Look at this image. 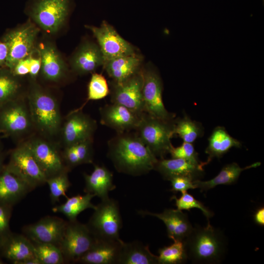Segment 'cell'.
<instances>
[{
	"mask_svg": "<svg viewBox=\"0 0 264 264\" xmlns=\"http://www.w3.org/2000/svg\"><path fill=\"white\" fill-rule=\"evenodd\" d=\"M119 264H158V256L140 242H123Z\"/></svg>",
	"mask_w": 264,
	"mask_h": 264,
	"instance_id": "cell-29",
	"label": "cell"
},
{
	"mask_svg": "<svg viewBox=\"0 0 264 264\" xmlns=\"http://www.w3.org/2000/svg\"><path fill=\"white\" fill-rule=\"evenodd\" d=\"M18 77L7 67H0V107L17 98L21 88Z\"/></svg>",
	"mask_w": 264,
	"mask_h": 264,
	"instance_id": "cell-31",
	"label": "cell"
},
{
	"mask_svg": "<svg viewBox=\"0 0 264 264\" xmlns=\"http://www.w3.org/2000/svg\"><path fill=\"white\" fill-rule=\"evenodd\" d=\"M31 124L29 112L17 98L0 107V132L18 135L27 132Z\"/></svg>",
	"mask_w": 264,
	"mask_h": 264,
	"instance_id": "cell-14",
	"label": "cell"
},
{
	"mask_svg": "<svg viewBox=\"0 0 264 264\" xmlns=\"http://www.w3.org/2000/svg\"><path fill=\"white\" fill-rule=\"evenodd\" d=\"M139 213L154 216L161 220L166 227L168 237L173 241H183L193 227L187 215L177 209H165L160 213L147 211H139Z\"/></svg>",
	"mask_w": 264,
	"mask_h": 264,
	"instance_id": "cell-19",
	"label": "cell"
},
{
	"mask_svg": "<svg viewBox=\"0 0 264 264\" xmlns=\"http://www.w3.org/2000/svg\"><path fill=\"white\" fill-rule=\"evenodd\" d=\"M241 146V143L229 135L224 127H217L208 139V145L205 150L208 157L203 164L206 165L214 158H220L231 148H239Z\"/></svg>",
	"mask_w": 264,
	"mask_h": 264,
	"instance_id": "cell-27",
	"label": "cell"
},
{
	"mask_svg": "<svg viewBox=\"0 0 264 264\" xmlns=\"http://www.w3.org/2000/svg\"><path fill=\"white\" fill-rule=\"evenodd\" d=\"M169 181H171L172 188L170 190L173 192H187L189 189H194L197 188L192 178L182 176H175L171 178Z\"/></svg>",
	"mask_w": 264,
	"mask_h": 264,
	"instance_id": "cell-41",
	"label": "cell"
},
{
	"mask_svg": "<svg viewBox=\"0 0 264 264\" xmlns=\"http://www.w3.org/2000/svg\"><path fill=\"white\" fill-rule=\"evenodd\" d=\"M169 153L172 158L184 159L197 164H200L201 162L198 157V154L195 150L192 143L183 142L178 147L173 146Z\"/></svg>",
	"mask_w": 264,
	"mask_h": 264,
	"instance_id": "cell-38",
	"label": "cell"
},
{
	"mask_svg": "<svg viewBox=\"0 0 264 264\" xmlns=\"http://www.w3.org/2000/svg\"><path fill=\"white\" fill-rule=\"evenodd\" d=\"M73 145L80 165L92 162L91 139L82 141Z\"/></svg>",
	"mask_w": 264,
	"mask_h": 264,
	"instance_id": "cell-39",
	"label": "cell"
},
{
	"mask_svg": "<svg viewBox=\"0 0 264 264\" xmlns=\"http://www.w3.org/2000/svg\"><path fill=\"white\" fill-rule=\"evenodd\" d=\"M142 96L144 112L157 118L172 121L174 115L165 108L163 102L162 83L159 74L153 68L143 71Z\"/></svg>",
	"mask_w": 264,
	"mask_h": 264,
	"instance_id": "cell-9",
	"label": "cell"
},
{
	"mask_svg": "<svg viewBox=\"0 0 264 264\" xmlns=\"http://www.w3.org/2000/svg\"><path fill=\"white\" fill-rule=\"evenodd\" d=\"M109 156L119 172L133 176L154 170L158 159L136 134L123 132L110 143Z\"/></svg>",
	"mask_w": 264,
	"mask_h": 264,
	"instance_id": "cell-1",
	"label": "cell"
},
{
	"mask_svg": "<svg viewBox=\"0 0 264 264\" xmlns=\"http://www.w3.org/2000/svg\"><path fill=\"white\" fill-rule=\"evenodd\" d=\"M141 61V57L135 53L110 60L103 66L112 82L119 83L140 71Z\"/></svg>",
	"mask_w": 264,
	"mask_h": 264,
	"instance_id": "cell-25",
	"label": "cell"
},
{
	"mask_svg": "<svg viewBox=\"0 0 264 264\" xmlns=\"http://www.w3.org/2000/svg\"><path fill=\"white\" fill-rule=\"evenodd\" d=\"M86 193L92 194L101 200L109 198V193L115 189L113 183V175L107 168L97 165H94L92 172L84 175Z\"/></svg>",
	"mask_w": 264,
	"mask_h": 264,
	"instance_id": "cell-26",
	"label": "cell"
},
{
	"mask_svg": "<svg viewBox=\"0 0 264 264\" xmlns=\"http://www.w3.org/2000/svg\"><path fill=\"white\" fill-rule=\"evenodd\" d=\"M12 207L0 204V239L1 241L11 233L9 222Z\"/></svg>",
	"mask_w": 264,
	"mask_h": 264,
	"instance_id": "cell-40",
	"label": "cell"
},
{
	"mask_svg": "<svg viewBox=\"0 0 264 264\" xmlns=\"http://www.w3.org/2000/svg\"><path fill=\"white\" fill-rule=\"evenodd\" d=\"M254 221L255 223L260 225H264V206L258 208L255 212L253 216Z\"/></svg>",
	"mask_w": 264,
	"mask_h": 264,
	"instance_id": "cell-45",
	"label": "cell"
},
{
	"mask_svg": "<svg viewBox=\"0 0 264 264\" xmlns=\"http://www.w3.org/2000/svg\"><path fill=\"white\" fill-rule=\"evenodd\" d=\"M97 239L86 224L77 220H68L59 245L65 263H77L91 248Z\"/></svg>",
	"mask_w": 264,
	"mask_h": 264,
	"instance_id": "cell-6",
	"label": "cell"
},
{
	"mask_svg": "<svg viewBox=\"0 0 264 264\" xmlns=\"http://www.w3.org/2000/svg\"><path fill=\"white\" fill-rule=\"evenodd\" d=\"M8 54V49L7 44L1 39L0 40V67H6Z\"/></svg>",
	"mask_w": 264,
	"mask_h": 264,
	"instance_id": "cell-44",
	"label": "cell"
},
{
	"mask_svg": "<svg viewBox=\"0 0 264 264\" xmlns=\"http://www.w3.org/2000/svg\"><path fill=\"white\" fill-rule=\"evenodd\" d=\"M104 63L99 46L90 42L82 44L70 60L72 69L79 75L92 72L103 65Z\"/></svg>",
	"mask_w": 264,
	"mask_h": 264,
	"instance_id": "cell-24",
	"label": "cell"
},
{
	"mask_svg": "<svg viewBox=\"0 0 264 264\" xmlns=\"http://www.w3.org/2000/svg\"><path fill=\"white\" fill-rule=\"evenodd\" d=\"M41 60V73L46 80L57 82L64 76L66 66L55 46L51 43L40 44L37 48Z\"/></svg>",
	"mask_w": 264,
	"mask_h": 264,
	"instance_id": "cell-21",
	"label": "cell"
},
{
	"mask_svg": "<svg viewBox=\"0 0 264 264\" xmlns=\"http://www.w3.org/2000/svg\"><path fill=\"white\" fill-rule=\"evenodd\" d=\"M1 239H0V246H1Z\"/></svg>",
	"mask_w": 264,
	"mask_h": 264,
	"instance_id": "cell-47",
	"label": "cell"
},
{
	"mask_svg": "<svg viewBox=\"0 0 264 264\" xmlns=\"http://www.w3.org/2000/svg\"><path fill=\"white\" fill-rule=\"evenodd\" d=\"M34 51L29 56V74L32 78H35L37 77L41 67V60L39 54L38 56L36 57L33 54Z\"/></svg>",
	"mask_w": 264,
	"mask_h": 264,
	"instance_id": "cell-43",
	"label": "cell"
},
{
	"mask_svg": "<svg viewBox=\"0 0 264 264\" xmlns=\"http://www.w3.org/2000/svg\"><path fill=\"white\" fill-rule=\"evenodd\" d=\"M68 3V0H39L32 10V18L46 32L55 33L66 19Z\"/></svg>",
	"mask_w": 264,
	"mask_h": 264,
	"instance_id": "cell-10",
	"label": "cell"
},
{
	"mask_svg": "<svg viewBox=\"0 0 264 264\" xmlns=\"http://www.w3.org/2000/svg\"><path fill=\"white\" fill-rule=\"evenodd\" d=\"M122 241L97 239L91 248L77 263L84 264H119Z\"/></svg>",
	"mask_w": 264,
	"mask_h": 264,
	"instance_id": "cell-18",
	"label": "cell"
},
{
	"mask_svg": "<svg viewBox=\"0 0 264 264\" xmlns=\"http://www.w3.org/2000/svg\"><path fill=\"white\" fill-rule=\"evenodd\" d=\"M29 56L20 60L10 69L14 75L19 77L29 73Z\"/></svg>",
	"mask_w": 264,
	"mask_h": 264,
	"instance_id": "cell-42",
	"label": "cell"
},
{
	"mask_svg": "<svg viewBox=\"0 0 264 264\" xmlns=\"http://www.w3.org/2000/svg\"><path fill=\"white\" fill-rule=\"evenodd\" d=\"M0 254L16 264L36 257L33 242L24 235L12 232L1 241Z\"/></svg>",
	"mask_w": 264,
	"mask_h": 264,
	"instance_id": "cell-22",
	"label": "cell"
},
{
	"mask_svg": "<svg viewBox=\"0 0 264 264\" xmlns=\"http://www.w3.org/2000/svg\"><path fill=\"white\" fill-rule=\"evenodd\" d=\"M96 128L95 122L81 111L75 110L67 117L62 129L66 146L91 140Z\"/></svg>",
	"mask_w": 264,
	"mask_h": 264,
	"instance_id": "cell-15",
	"label": "cell"
},
{
	"mask_svg": "<svg viewBox=\"0 0 264 264\" xmlns=\"http://www.w3.org/2000/svg\"><path fill=\"white\" fill-rule=\"evenodd\" d=\"M173 241L171 245L158 250V264H181L187 261L184 241Z\"/></svg>",
	"mask_w": 264,
	"mask_h": 264,
	"instance_id": "cell-33",
	"label": "cell"
},
{
	"mask_svg": "<svg viewBox=\"0 0 264 264\" xmlns=\"http://www.w3.org/2000/svg\"><path fill=\"white\" fill-rule=\"evenodd\" d=\"M188 260L194 264H219L227 250V239L223 232L211 225H196L184 240Z\"/></svg>",
	"mask_w": 264,
	"mask_h": 264,
	"instance_id": "cell-2",
	"label": "cell"
},
{
	"mask_svg": "<svg viewBox=\"0 0 264 264\" xmlns=\"http://www.w3.org/2000/svg\"><path fill=\"white\" fill-rule=\"evenodd\" d=\"M33 190L27 184L7 169L0 172V204L13 207Z\"/></svg>",
	"mask_w": 264,
	"mask_h": 264,
	"instance_id": "cell-23",
	"label": "cell"
},
{
	"mask_svg": "<svg viewBox=\"0 0 264 264\" xmlns=\"http://www.w3.org/2000/svg\"><path fill=\"white\" fill-rule=\"evenodd\" d=\"M203 162L197 164L184 159L172 158L158 159L154 170L158 171L164 179L169 180L175 176H186L196 180L203 176Z\"/></svg>",
	"mask_w": 264,
	"mask_h": 264,
	"instance_id": "cell-20",
	"label": "cell"
},
{
	"mask_svg": "<svg viewBox=\"0 0 264 264\" xmlns=\"http://www.w3.org/2000/svg\"><path fill=\"white\" fill-rule=\"evenodd\" d=\"M110 92L105 78L100 74L93 73L88 86L87 101L101 99Z\"/></svg>",
	"mask_w": 264,
	"mask_h": 264,
	"instance_id": "cell-36",
	"label": "cell"
},
{
	"mask_svg": "<svg viewBox=\"0 0 264 264\" xmlns=\"http://www.w3.org/2000/svg\"><path fill=\"white\" fill-rule=\"evenodd\" d=\"M33 243L36 256L41 264L65 263L63 254L57 245L46 243L33 242Z\"/></svg>",
	"mask_w": 264,
	"mask_h": 264,
	"instance_id": "cell-34",
	"label": "cell"
},
{
	"mask_svg": "<svg viewBox=\"0 0 264 264\" xmlns=\"http://www.w3.org/2000/svg\"><path fill=\"white\" fill-rule=\"evenodd\" d=\"M4 158L2 154L0 153V172L5 167L4 164Z\"/></svg>",
	"mask_w": 264,
	"mask_h": 264,
	"instance_id": "cell-46",
	"label": "cell"
},
{
	"mask_svg": "<svg viewBox=\"0 0 264 264\" xmlns=\"http://www.w3.org/2000/svg\"><path fill=\"white\" fill-rule=\"evenodd\" d=\"M172 198L175 200L176 205L178 210H190L193 208L199 209L208 221L214 215L213 213L208 207L187 192L182 193L181 196L179 198L174 196Z\"/></svg>",
	"mask_w": 264,
	"mask_h": 264,
	"instance_id": "cell-37",
	"label": "cell"
},
{
	"mask_svg": "<svg viewBox=\"0 0 264 264\" xmlns=\"http://www.w3.org/2000/svg\"><path fill=\"white\" fill-rule=\"evenodd\" d=\"M39 29L30 22L7 32L1 38L8 47L5 66L10 70L20 60L28 57L35 49Z\"/></svg>",
	"mask_w": 264,
	"mask_h": 264,
	"instance_id": "cell-8",
	"label": "cell"
},
{
	"mask_svg": "<svg viewBox=\"0 0 264 264\" xmlns=\"http://www.w3.org/2000/svg\"><path fill=\"white\" fill-rule=\"evenodd\" d=\"M67 223L60 218L47 216L26 225L22 231L33 242L51 243L59 247Z\"/></svg>",
	"mask_w": 264,
	"mask_h": 264,
	"instance_id": "cell-13",
	"label": "cell"
},
{
	"mask_svg": "<svg viewBox=\"0 0 264 264\" xmlns=\"http://www.w3.org/2000/svg\"><path fill=\"white\" fill-rule=\"evenodd\" d=\"M26 144L47 178L68 170L56 148L47 142L36 139Z\"/></svg>",
	"mask_w": 264,
	"mask_h": 264,
	"instance_id": "cell-17",
	"label": "cell"
},
{
	"mask_svg": "<svg viewBox=\"0 0 264 264\" xmlns=\"http://www.w3.org/2000/svg\"><path fill=\"white\" fill-rule=\"evenodd\" d=\"M5 167L32 190L46 183L47 177L26 143L18 146L11 152Z\"/></svg>",
	"mask_w": 264,
	"mask_h": 264,
	"instance_id": "cell-7",
	"label": "cell"
},
{
	"mask_svg": "<svg viewBox=\"0 0 264 264\" xmlns=\"http://www.w3.org/2000/svg\"><path fill=\"white\" fill-rule=\"evenodd\" d=\"M94 195L86 193L83 195H77L71 198H67L66 200L60 205L52 208L54 213H59L64 215L69 221L77 220V216L87 209H95L96 206L91 202Z\"/></svg>",
	"mask_w": 264,
	"mask_h": 264,
	"instance_id": "cell-30",
	"label": "cell"
},
{
	"mask_svg": "<svg viewBox=\"0 0 264 264\" xmlns=\"http://www.w3.org/2000/svg\"><path fill=\"white\" fill-rule=\"evenodd\" d=\"M174 121H166L143 112L136 128L138 137L160 159L169 153L173 146L171 139L174 135Z\"/></svg>",
	"mask_w": 264,
	"mask_h": 264,
	"instance_id": "cell-4",
	"label": "cell"
},
{
	"mask_svg": "<svg viewBox=\"0 0 264 264\" xmlns=\"http://www.w3.org/2000/svg\"><path fill=\"white\" fill-rule=\"evenodd\" d=\"M68 170H64L55 175L47 178L46 183L49 186L50 198L52 204L59 201L60 197L67 198L66 192L71 186L67 172Z\"/></svg>",
	"mask_w": 264,
	"mask_h": 264,
	"instance_id": "cell-35",
	"label": "cell"
},
{
	"mask_svg": "<svg viewBox=\"0 0 264 264\" xmlns=\"http://www.w3.org/2000/svg\"><path fill=\"white\" fill-rule=\"evenodd\" d=\"M97 39L104 59V64L113 59L135 53L134 47L124 40L106 22L100 27L87 26Z\"/></svg>",
	"mask_w": 264,
	"mask_h": 264,
	"instance_id": "cell-12",
	"label": "cell"
},
{
	"mask_svg": "<svg viewBox=\"0 0 264 264\" xmlns=\"http://www.w3.org/2000/svg\"><path fill=\"white\" fill-rule=\"evenodd\" d=\"M143 71L140 70L121 83L112 82L110 90L111 101L125 106L136 113L144 112L142 88Z\"/></svg>",
	"mask_w": 264,
	"mask_h": 264,
	"instance_id": "cell-11",
	"label": "cell"
},
{
	"mask_svg": "<svg viewBox=\"0 0 264 264\" xmlns=\"http://www.w3.org/2000/svg\"><path fill=\"white\" fill-rule=\"evenodd\" d=\"M100 121L103 125L119 133L136 129L142 115L124 106L113 103L100 108Z\"/></svg>",
	"mask_w": 264,
	"mask_h": 264,
	"instance_id": "cell-16",
	"label": "cell"
},
{
	"mask_svg": "<svg viewBox=\"0 0 264 264\" xmlns=\"http://www.w3.org/2000/svg\"><path fill=\"white\" fill-rule=\"evenodd\" d=\"M174 133L183 142L192 143L202 135L203 128L198 122L186 116L174 121Z\"/></svg>",
	"mask_w": 264,
	"mask_h": 264,
	"instance_id": "cell-32",
	"label": "cell"
},
{
	"mask_svg": "<svg viewBox=\"0 0 264 264\" xmlns=\"http://www.w3.org/2000/svg\"><path fill=\"white\" fill-rule=\"evenodd\" d=\"M86 224L97 239L118 240L122 225L117 202L109 197L101 200Z\"/></svg>",
	"mask_w": 264,
	"mask_h": 264,
	"instance_id": "cell-5",
	"label": "cell"
},
{
	"mask_svg": "<svg viewBox=\"0 0 264 264\" xmlns=\"http://www.w3.org/2000/svg\"><path fill=\"white\" fill-rule=\"evenodd\" d=\"M28 98L32 123L44 133L56 134L60 128L61 116L55 99L37 85L32 87Z\"/></svg>",
	"mask_w": 264,
	"mask_h": 264,
	"instance_id": "cell-3",
	"label": "cell"
},
{
	"mask_svg": "<svg viewBox=\"0 0 264 264\" xmlns=\"http://www.w3.org/2000/svg\"><path fill=\"white\" fill-rule=\"evenodd\" d=\"M260 165L261 163L257 162L241 168L237 163L233 162L223 166L218 175L211 179L207 181L196 179L193 182L197 188L199 189L201 192L207 191L218 185L234 184L243 171L256 168Z\"/></svg>",
	"mask_w": 264,
	"mask_h": 264,
	"instance_id": "cell-28",
	"label": "cell"
}]
</instances>
